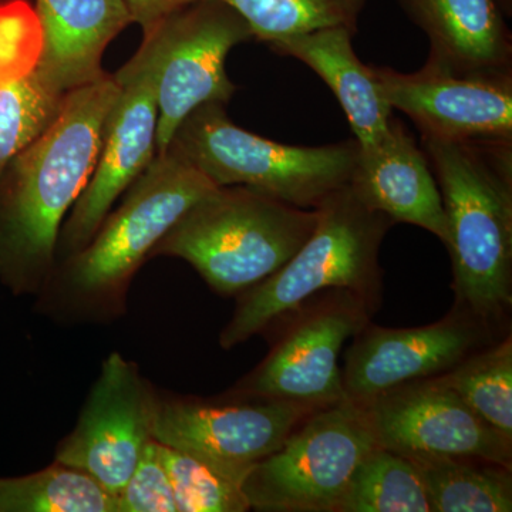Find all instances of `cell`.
<instances>
[{
  "label": "cell",
  "instance_id": "obj_20",
  "mask_svg": "<svg viewBox=\"0 0 512 512\" xmlns=\"http://www.w3.org/2000/svg\"><path fill=\"white\" fill-rule=\"evenodd\" d=\"M419 470L430 512H511L512 468L470 457H407Z\"/></svg>",
  "mask_w": 512,
  "mask_h": 512
},
{
  "label": "cell",
  "instance_id": "obj_25",
  "mask_svg": "<svg viewBox=\"0 0 512 512\" xmlns=\"http://www.w3.org/2000/svg\"><path fill=\"white\" fill-rule=\"evenodd\" d=\"M62 99L36 72L0 87V181L13 158L52 123Z\"/></svg>",
  "mask_w": 512,
  "mask_h": 512
},
{
  "label": "cell",
  "instance_id": "obj_3",
  "mask_svg": "<svg viewBox=\"0 0 512 512\" xmlns=\"http://www.w3.org/2000/svg\"><path fill=\"white\" fill-rule=\"evenodd\" d=\"M446 214L454 305L507 333L512 309V141L421 140Z\"/></svg>",
  "mask_w": 512,
  "mask_h": 512
},
{
  "label": "cell",
  "instance_id": "obj_28",
  "mask_svg": "<svg viewBox=\"0 0 512 512\" xmlns=\"http://www.w3.org/2000/svg\"><path fill=\"white\" fill-rule=\"evenodd\" d=\"M116 501L117 512H177L173 488L156 440L144 448Z\"/></svg>",
  "mask_w": 512,
  "mask_h": 512
},
{
  "label": "cell",
  "instance_id": "obj_30",
  "mask_svg": "<svg viewBox=\"0 0 512 512\" xmlns=\"http://www.w3.org/2000/svg\"><path fill=\"white\" fill-rule=\"evenodd\" d=\"M497 2H498V5L501 6V9H503L505 16H507V18H511V16H512V0H497Z\"/></svg>",
  "mask_w": 512,
  "mask_h": 512
},
{
  "label": "cell",
  "instance_id": "obj_18",
  "mask_svg": "<svg viewBox=\"0 0 512 512\" xmlns=\"http://www.w3.org/2000/svg\"><path fill=\"white\" fill-rule=\"evenodd\" d=\"M430 43L427 59L460 74L512 73V33L497 0H397Z\"/></svg>",
  "mask_w": 512,
  "mask_h": 512
},
{
  "label": "cell",
  "instance_id": "obj_2",
  "mask_svg": "<svg viewBox=\"0 0 512 512\" xmlns=\"http://www.w3.org/2000/svg\"><path fill=\"white\" fill-rule=\"evenodd\" d=\"M215 188L174 151L156 154L92 241L57 262L39 293V311L63 323L120 318L138 269L185 212Z\"/></svg>",
  "mask_w": 512,
  "mask_h": 512
},
{
  "label": "cell",
  "instance_id": "obj_26",
  "mask_svg": "<svg viewBox=\"0 0 512 512\" xmlns=\"http://www.w3.org/2000/svg\"><path fill=\"white\" fill-rule=\"evenodd\" d=\"M160 456L170 478L177 512L251 510L241 484L222 476L198 458L163 444H160Z\"/></svg>",
  "mask_w": 512,
  "mask_h": 512
},
{
  "label": "cell",
  "instance_id": "obj_27",
  "mask_svg": "<svg viewBox=\"0 0 512 512\" xmlns=\"http://www.w3.org/2000/svg\"><path fill=\"white\" fill-rule=\"evenodd\" d=\"M42 49L35 8L26 0L0 2V87L35 72Z\"/></svg>",
  "mask_w": 512,
  "mask_h": 512
},
{
  "label": "cell",
  "instance_id": "obj_7",
  "mask_svg": "<svg viewBox=\"0 0 512 512\" xmlns=\"http://www.w3.org/2000/svg\"><path fill=\"white\" fill-rule=\"evenodd\" d=\"M377 446L360 404L316 410L242 483L251 510L338 512L356 467Z\"/></svg>",
  "mask_w": 512,
  "mask_h": 512
},
{
  "label": "cell",
  "instance_id": "obj_13",
  "mask_svg": "<svg viewBox=\"0 0 512 512\" xmlns=\"http://www.w3.org/2000/svg\"><path fill=\"white\" fill-rule=\"evenodd\" d=\"M372 69L384 100L421 140L512 141V73L460 74L430 59L413 73Z\"/></svg>",
  "mask_w": 512,
  "mask_h": 512
},
{
  "label": "cell",
  "instance_id": "obj_29",
  "mask_svg": "<svg viewBox=\"0 0 512 512\" xmlns=\"http://www.w3.org/2000/svg\"><path fill=\"white\" fill-rule=\"evenodd\" d=\"M197 2L202 0H126V5L133 23H138L147 35L171 13Z\"/></svg>",
  "mask_w": 512,
  "mask_h": 512
},
{
  "label": "cell",
  "instance_id": "obj_22",
  "mask_svg": "<svg viewBox=\"0 0 512 512\" xmlns=\"http://www.w3.org/2000/svg\"><path fill=\"white\" fill-rule=\"evenodd\" d=\"M0 512H117V501L83 471L55 461L29 476L0 478Z\"/></svg>",
  "mask_w": 512,
  "mask_h": 512
},
{
  "label": "cell",
  "instance_id": "obj_11",
  "mask_svg": "<svg viewBox=\"0 0 512 512\" xmlns=\"http://www.w3.org/2000/svg\"><path fill=\"white\" fill-rule=\"evenodd\" d=\"M157 392L136 363L111 353L56 463L83 471L117 497L153 439Z\"/></svg>",
  "mask_w": 512,
  "mask_h": 512
},
{
  "label": "cell",
  "instance_id": "obj_23",
  "mask_svg": "<svg viewBox=\"0 0 512 512\" xmlns=\"http://www.w3.org/2000/svg\"><path fill=\"white\" fill-rule=\"evenodd\" d=\"M439 379L480 419L512 440L511 333L466 357Z\"/></svg>",
  "mask_w": 512,
  "mask_h": 512
},
{
  "label": "cell",
  "instance_id": "obj_4",
  "mask_svg": "<svg viewBox=\"0 0 512 512\" xmlns=\"http://www.w3.org/2000/svg\"><path fill=\"white\" fill-rule=\"evenodd\" d=\"M315 210L318 221L299 251L274 275L238 296L234 315L220 335L222 349L275 328L329 289H346L373 311L380 308V248L394 222L366 207L349 184L330 192Z\"/></svg>",
  "mask_w": 512,
  "mask_h": 512
},
{
  "label": "cell",
  "instance_id": "obj_9",
  "mask_svg": "<svg viewBox=\"0 0 512 512\" xmlns=\"http://www.w3.org/2000/svg\"><path fill=\"white\" fill-rule=\"evenodd\" d=\"M375 313L346 289L319 293L276 323L282 325V332L274 348L232 394L285 400L313 409L345 402L340 352L346 340L365 329Z\"/></svg>",
  "mask_w": 512,
  "mask_h": 512
},
{
  "label": "cell",
  "instance_id": "obj_21",
  "mask_svg": "<svg viewBox=\"0 0 512 512\" xmlns=\"http://www.w3.org/2000/svg\"><path fill=\"white\" fill-rule=\"evenodd\" d=\"M338 512H430V504L413 461L376 446L356 467Z\"/></svg>",
  "mask_w": 512,
  "mask_h": 512
},
{
  "label": "cell",
  "instance_id": "obj_15",
  "mask_svg": "<svg viewBox=\"0 0 512 512\" xmlns=\"http://www.w3.org/2000/svg\"><path fill=\"white\" fill-rule=\"evenodd\" d=\"M377 446L404 457H470L512 468V440L477 416L439 377L362 403Z\"/></svg>",
  "mask_w": 512,
  "mask_h": 512
},
{
  "label": "cell",
  "instance_id": "obj_10",
  "mask_svg": "<svg viewBox=\"0 0 512 512\" xmlns=\"http://www.w3.org/2000/svg\"><path fill=\"white\" fill-rule=\"evenodd\" d=\"M235 397L237 402L215 403L158 393L153 439L242 485L255 464L319 410L285 400Z\"/></svg>",
  "mask_w": 512,
  "mask_h": 512
},
{
  "label": "cell",
  "instance_id": "obj_12",
  "mask_svg": "<svg viewBox=\"0 0 512 512\" xmlns=\"http://www.w3.org/2000/svg\"><path fill=\"white\" fill-rule=\"evenodd\" d=\"M113 76L119 94L104 124L92 177L60 229L56 264L92 241L114 202L157 154L158 107L150 70L133 56Z\"/></svg>",
  "mask_w": 512,
  "mask_h": 512
},
{
  "label": "cell",
  "instance_id": "obj_17",
  "mask_svg": "<svg viewBox=\"0 0 512 512\" xmlns=\"http://www.w3.org/2000/svg\"><path fill=\"white\" fill-rule=\"evenodd\" d=\"M43 49L36 74L64 96L107 76L101 59L133 23L126 0H36Z\"/></svg>",
  "mask_w": 512,
  "mask_h": 512
},
{
  "label": "cell",
  "instance_id": "obj_16",
  "mask_svg": "<svg viewBox=\"0 0 512 512\" xmlns=\"http://www.w3.org/2000/svg\"><path fill=\"white\" fill-rule=\"evenodd\" d=\"M349 185L370 210L382 212L394 224L426 229L447 245L446 214L436 178L423 148L402 121L393 117L379 143L359 147Z\"/></svg>",
  "mask_w": 512,
  "mask_h": 512
},
{
  "label": "cell",
  "instance_id": "obj_5",
  "mask_svg": "<svg viewBox=\"0 0 512 512\" xmlns=\"http://www.w3.org/2000/svg\"><path fill=\"white\" fill-rule=\"evenodd\" d=\"M318 211L242 185L217 187L185 212L153 256L187 261L210 288L239 296L278 272L311 237Z\"/></svg>",
  "mask_w": 512,
  "mask_h": 512
},
{
  "label": "cell",
  "instance_id": "obj_1",
  "mask_svg": "<svg viewBox=\"0 0 512 512\" xmlns=\"http://www.w3.org/2000/svg\"><path fill=\"white\" fill-rule=\"evenodd\" d=\"M113 74L63 96L55 119L0 181V279L39 295L57 261L60 229L92 177L119 94Z\"/></svg>",
  "mask_w": 512,
  "mask_h": 512
},
{
  "label": "cell",
  "instance_id": "obj_24",
  "mask_svg": "<svg viewBox=\"0 0 512 512\" xmlns=\"http://www.w3.org/2000/svg\"><path fill=\"white\" fill-rule=\"evenodd\" d=\"M244 18L255 39L269 43L325 28L357 33L367 0H224Z\"/></svg>",
  "mask_w": 512,
  "mask_h": 512
},
{
  "label": "cell",
  "instance_id": "obj_6",
  "mask_svg": "<svg viewBox=\"0 0 512 512\" xmlns=\"http://www.w3.org/2000/svg\"><path fill=\"white\" fill-rule=\"evenodd\" d=\"M225 104H202L178 126L167 150L194 165L217 187L242 185L313 210L349 184L359 144L289 146L249 133L228 119Z\"/></svg>",
  "mask_w": 512,
  "mask_h": 512
},
{
  "label": "cell",
  "instance_id": "obj_14",
  "mask_svg": "<svg viewBox=\"0 0 512 512\" xmlns=\"http://www.w3.org/2000/svg\"><path fill=\"white\" fill-rule=\"evenodd\" d=\"M500 335L456 305L443 319L420 328L390 329L369 323L346 353L343 389L350 402H369L404 384L450 372Z\"/></svg>",
  "mask_w": 512,
  "mask_h": 512
},
{
  "label": "cell",
  "instance_id": "obj_19",
  "mask_svg": "<svg viewBox=\"0 0 512 512\" xmlns=\"http://www.w3.org/2000/svg\"><path fill=\"white\" fill-rule=\"evenodd\" d=\"M356 33L325 28L269 43L281 56L293 57L328 84L360 148L375 146L389 130L393 109L384 100L372 66L362 63L353 49Z\"/></svg>",
  "mask_w": 512,
  "mask_h": 512
},
{
  "label": "cell",
  "instance_id": "obj_8",
  "mask_svg": "<svg viewBox=\"0 0 512 512\" xmlns=\"http://www.w3.org/2000/svg\"><path fill=\"white\" fill-rule=\"evenodd\" d=\"M254 37L224 0H202L167 16L144 35L134 57L150 70L158 107L157 154L178 126L202 104H227L235 94L225 62L239 43Z\"/></svg>",
  "mask_w": 512,
  "mask_h": 512
}]
</instances>
